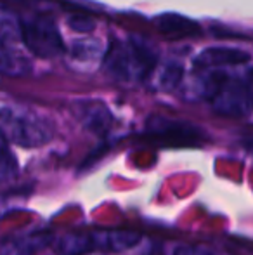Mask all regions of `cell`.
Listing matches in <instances>:
<instances>
[{"mask_svg": "<svg viewBox=\"0 0 253 255\" xmlns=\"http://www.w3.org/2000/svg\"><path fill=\"white\" fill-rule=\"evenodd\" d=\"M0 125L3 139L21 148H40L54 137L51 122L26 108L3 106Z\"/></svg>", "mask_w": 253, "mask_h": 255, "instance_id": "6da1fadb", "label": "cell"}, {"mask_svg": "<svg viewBox=\"0 0 253 255\" xmlns=\"http://www.w3.org/2000/svg\"><path fill=\"white\" fill-rule=\"evenodd\" d=\"M141 240L137 233L130 231H95L68 233L56 242L58 255H88L92 252H122L132 249Z\"/></svg>", "mask_w": 253, "mask_h": 255, "instance_id": "7a4b0ae2", "label": "cell"}, {"mask_svg": "<svg viewBox=\"0 0 253 255\" xmlns=\"http://www.w3.org/2000/svg\"><path fill=\"white\" fill-rule=\"evenodd\" d=\"M212 108L224 117H247L253 110V92L247 82L217 75V85L210 96Z\"/></svg>", "mask_w": 253, "mask_h": 255, "instance_id": "3957f363", "label": "cell"}, {"mask_svg": "<svg viewBox=\"0 0 253 255\" xmlns=\"http://www.w3.org/2000/svg\"><path fill=\"white\" fill-rule=\"evenodd\" d=\"M21 40L37 57L51 59L63 52V38L52 19L44 16L21 21Z\"/></svg>", "mask_w": 253, "mask_h": 255, "instance_id": "277c9868", "label": "cell"}, {"mask_svg": "<svg viewBox=\"0 0 253 255\" xmlns=\"http://www.w3.org/2000/svg\"><path fill=\"white\" fill-rule=\"evenodd\" d=\"M250 61V54L236 47H210L199 52L194 59V66L201 71L219 70V68L241 66Z\"/></svg>", "mask_w": 253, "mask_h": 255, "instance_id": "5b68a950", "label": "cell"}, {"mask_svg": "<svg viewBox=\"0 0 253 255\" xmlns=\"http://www.w3.org/2000/svg\"><path fill=\"white\" fill-rule=\"evenodd\" d=\"M149 132L162 137H169L170 141H177L180 144H192L198 141V130L191 125H184L179 122H172L169 118H153L149 122Z\"/></svg>", "mask_w": 253, "mask_h": 255, "instance_id": "8992f818", "label": "cell"}, {"mask_svg": "<svg viewBox=\"0 0 253 255\" xmlns=\"http://www.w3.org/2000/svg\"><path fill=\"white\" fill-rule=\"evenodd\" d=\"M155 24L158 26L160 31L167 35H173V37H192L199 31V26L192 19L173 12L158 16L155 19Z\"/></svg>", "mask_w": 253, "mask_h": 255, "instance_id": "52a82bcc", "label": "cell"}, {"mask_svg": "<svg viewBox=\"0 0 253 255\" xmlns=\"http://www.w3.org/2000/svg\"><path fill=\"white\" fill-rule=\"evenodd\" d=\"M49 236L44 235H26L7 240L2 245V255H35L45 243Z\"/></svg>", "mask_w": 253, "mask_h": 255, "instance_id": "ba28073f", "label": "cell"}, {"mask_svg": "<svg viewBox=\"0 0 253 255\" xmlns=\"http://www.w3.org/2000/svg\"><path fill=\"white\" fill-rule=\"evenodd\" d=\"M30 61L23 56L21 52L10 49L7 44L2 45V52H0V70L3 75L9 77H23V75L30 73Z\"/></svg>", "mask_w": 253, "mask_h": 255, "instance_id": "9c48e42d", "label": "cell"}, {"mask_svg": "<svg viewBox=\"0 0 253 255\" xmlns=\"http://www.w3.org/2000/svg\"><path fill=\"white\" fill-rule=\"evenodd\" d=\"M80 118L88 128H92V130H95V132L106 130L108 125H109V122H111L109 111L99 103L82 104Z\"/></svg>", "mask_w": 253, "mask_h": 255, "instance_id": "30bf717a", "label": "cell"}, {"mask_svg": "<svg viewBox=\"0 0 253 255\" xmlns=\"http://www.w3.org/2000/svg\"><path fill=\"white\" fill-rule=\"evenodd\" d=\"M17 174V163L14 154L9 149V141L3 139V148H2V168H0V175H2V182L12 181Z\"/></svg>", "mask_w": 253, "mask_h": 255, "instance_id": "8fae6325", "label": "cell"}, {"mask_svg": "<svg viewBox=\"0 0 253 255\" xmlns=\"http://www.w3.org/2000/svg\"><path fill=\"white\" fill-rule=\"evenodd\" d=\"M16 37L21 38V23L14 19V16L9 10H2V40L7 44V40H14Z\"/></svg>", "mask_w": 253, "mask_h": 255, "instance_id": "7c38bea8", "label": "cell"}, {"mask_svg": "<svg viewBox=\"0 0 253 255\" xmlns=\"http://www.w3.org/2000/svg\"><path fill=\"white\" fill-rule=\"evenodd\" d=\"M99 51V42L95 40H85V42H77L73 45V54L78 59H92L97 56Z\"/></svg>", "mask_w": 253, "mask_h": 255, "instance_id": "4fadbf2b", "label": "cell"}, {"mask_svg": "<svg viewBox=\"0 0 253 255\" xmlns=\"http://www.w3.org/2000/svg\"><path fill=\"white\" fill-rule=\"evenodd\" d=\"M180 77H182V68L177 64H169L162 75L163 89H173L180 82Z\"/></svg>", "mask_w": 253, "mask_h": 255, "instance_id": "5bb4252c", "label": "cell"}, {"mask_svg": "<svg viewBox=\"0 0 253 255\" xmlns=\"http://www.w3.org/2000/svg\"><path fill=\"white\" fill-rule=\"evenodd\" d=\"M68 24H70L75 31H85V33L94 28V21H92L90 17L78 16V14H77V16H71L70 19H68Z\"/></svg>", "mask_w": 253, "mask_h": 255, "instance_id": "9a60e30c", "label": "cell"}, {"mask_svg": "<svg viewBox=\"0 0 253 255\" xmlns=\"http://www.w3.org/2000/svg\"><path fill=\"white\" fill-rule=\"evenodd\" d=\"M173 255H217L212 250H208L206 247L201 245H182L179 249H175Z\"/></svg>", "mask_w": 253, "mask_h": 255, "instance_id": "2e32d148", "label": "cell"}, {"mask_svg": "<svg viewBox=\"0 0 253 255\" xmlns=\"http://www.w3.org/2000/svg\"><path fill=\"white\" fill-rule=\"evenodd\" d=\"M245 146H247V149L253 154V139H248L247 142H245Z\"/></svg>", "mask_w": 253, "mask_h": 255, "instance_id": "e0dca14e", "label": "cell"}]
</instances>
